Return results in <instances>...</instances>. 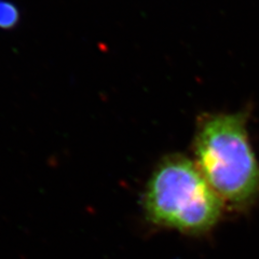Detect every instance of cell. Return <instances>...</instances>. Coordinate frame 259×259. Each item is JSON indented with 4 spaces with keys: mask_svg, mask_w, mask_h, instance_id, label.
Wrapping results in <instances>:
<instances>
[{
    "mask_svg": "<svg viewBox=\"0 0 259 259\" xmlns=\"http://www.w3.org/2000/svg\"><path fill=\"white\" fill-rule=\"evenodd\" d=\"M20 20L19 9L9 0H0V28L11 29Z\"/></svg>",
    "mask_w": 259,
    "mask_h": 259,
    "instance_id": "3957f363",
    "label": "cell"
},
{
    "mask_svg": "<svg viewBox=\"0 0 259 259\" xmlns=\"http://www.w3.org/2000/svg\"><path fill=\"white\" fill-rule=\"evenodd\" d=\"M223 207L194 161L180 155L160 162L143 197L145 216L151 224L188 234L209 231Z\"/></svg>",
    "mask_w": 259,
    "mask_h": 259,
    "instance_id": "7a4b0ae2",
    "label": "cell"
},
{
    "mask_svg": "<svg viewBox=\"0 0 259 259\" xmlns=\"http://www.w3.org/2000/svg\"><path fill=\"white\" fill-rule=\"evenodd\" d=\"M194 163L224 206L242 209L259 196V163L243 113H216L200 119Z\"/></svg>",
    "mask_w": 259,
    "mask_h": 259,
    "instance_id": "6da1fadb",
    "label": "cell"
}]
</instances>
